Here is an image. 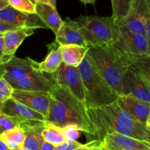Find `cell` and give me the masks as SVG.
<instances>
[{
  "label": "cell",
  "instance_id": "cell-1",
  "mask_svg": "<svg viewBox=\"0 0 150 150\" xmlns=\"http://www.w3.org/2000/svg\"><path fill=\"white\" fill-rule=\"evenodd\" d=\"M93 133L89 142H102L107 134L117 133L150 143V129L122 109L117 103L86 108Z\"/></svg>",
  "mask_w": 150,
  "mask_h": 150
},
{
  "label": "cell",
  "instance_id": "cell-2",
  "mask_svg": "<svg viewBox=\"0 0 150 150\" xmlns=\"http://www.w3.org/2000/svg\"><path fill=\"white\" fill-rule=\"evenodd\" d=\"M49 95L51 102L45 122L60 127L67 125H77L84 129L89 142L93 130L86 114V107L65 88L56 83Z\"/></svg>",
  "mask_w": 150,
  "mask_h": 150
},
{
  "label": "cell",
  "instance_id": "cell-3",
  "mask_svg": "<svg viewBox=\"0 0 150 150\" xmlns=\"http://www.w3.org/2000/svg\"><path fill=\"white\" fill-rule=\"evenodd\" d=\"M2 65V78L13 89L49 93L55 85L52 75L35 69L29 57L21 59L15 56Z\"/></svg>",
  "mask_w": 150,
  "mask_h": 150
},
{
  "label": "cell",
  "instance_id": "cell-4",
  "mask_svg": "<svg viewBox=\"0 0 150 150\" xmlns=\"http://www.w3.org/2000/svg\"><path fill=\"white\" fill-rule=\"evenodd\" d=\"M86 54L100 76L117 95H122V79L131 64L132 56L121 52L113 45L88 47Z\"/></svg>",
  "mask_w": 150,
  "mask_h": 150
},
{
  "label": "cell",
  "instance_id": "cell-5",
  "mask_svg": "<svg viewBox=\"0 0 150 150\" xmlns=\"http://www.w3.org/2000/svg\"><path fill=\"white\" fill-rule=\"evenodd\" d=\"M85 93L86 108H98L117 100V92L104 81L86 54L78 67Z\"/></svg>",
  "mask_w": 150,
  "mask_h": 150
},
{
  "label": "cell",
  "instance_id": "cell-6",
  "mask_svg": "<svg viewBox=\"0 0 150 150\" xmlns=\"http://www.w3.org/2000/svg\"><path fill=\"white\" fill-rule=\"evenodd\" d=\"M88 47L113 45L120 35V28L112 17L81 16L75 20Z\"/></svg>",
  "mask_w": 150,
  "mask_h": 150
},
{
  "label": "cell",
  "instance_id": "cell-7",
  "mask_svg": "<svg viewBox=\"0 0 150 150\" xmlns=\"http://www.w3.org/2000/svg\"><path fill=\"white\" fill-rule=\"evenodd\" d=\"M122 95H130L150 104V79L130 66L122 79Z\"/></svg>",
  "mask_w": 150,
  "mask_h": 150
},
{
  "label": "cell",
  "instance_id": "cell-8",
  "mask_svg": "<svg viewBox=\"0 0 150 150\" xmlns=\"http://www.w3.org/2000/svg\"><path fill=\"white\" fill-rule=\"evenodd\" d=\"M51 75L56 84L65 88L85 106L84 89L78 67H70L62 62L58 70Z\"/></svg>",
  "mask_w": 150,
  "mask_h": 150
},
{
  "label": "cell",
  "instance_id": "cell-9",
  "mask_svg": "<svg viewBox=\"0 0 150 150\" xmlns=\"http://www.w3.org/2000/svg\"><path fill=\"white\" fill-rule=\"evenodd\" d=\"M150 23V0H133L127 17L119 28L144 35L147 23Z\"/></svg>",
  "mask_w": 150,
  "mask_h": 150
},
{
  "label": "cell",
  "instance_id": "cell-10",
  "mask_svg": "<svg viewBox=\"0 0 150 150\" xmlns=\"http://www.w3.org/2000/svg\"><path fill=\"white\" fill-rule=\"evenodd\" d=\"M121 52L135 57L150 56L149 42L144 35L120 29V35L113 45Z\"/></svg>",
  "mask_w": 150,
  "mask_h": 150
},
{
  "label": "cell",
  "instance_id": "cell-11",
  "mask_svg": "<svg viewBox=\"0 0 150 150\" xmlns=\"http://www.w3.org/2000/svg\"><path fill=\"white\" fill-rule=\"evenodd\" d=\"M120 108L150 129V104L130 95H120L117 100Z\"/></svg>",
  "mask_w": 150,
  "mask_h": 150
},
{
  "label": "cell",
  "instance_id": "cell-12",
  "mask_svg": "<svg viewBox=\"0 0 150 150\" xmlns=\"http://www.w3.org/2000/svg\"><path fill=\"white\" fill-rule=\"evenodd\" d=\"M11 98L42 114L45 118H46L51 102V96L49 93L13 89Z\"/></svg>",
  "mask_w": 150,
  "mask_h": 150
},
{
  "label": "cell",
  "instance_id": "cell-13",
  "mask_svg": "<svg viewBox=\"0 0 150 150\" xmlns=\"http://www.w3.org/2000/svg\"><path fill=\"white\" fill-rule=\"evenodd\" d=\"M0 21L21 27L48 29L36 14H29L15 10L10 5L0 10Z\"/></svg>",
  "mask_w": 150,
  "mask_h": 150
},
{
  "label": "cell",
  "instance_id": "cell-14",
  "mask_svg": "<svg viewBox=\"0 0 150 150\" xmlns=\"http://www.w3.org/2000/svg\"><path fill=\"white\" fill-rule=\"evenodd\" d=\"M35 29L26 27H21L19 29L10 30L3 34V56L0 60V64H3L10 61L17 51L21 44L28 37L33 35Z\"/></svg>",
  "mask_w": 150,
  "mask_h": 150
},
{
  "label": "cell",
  "instance_id": "cell-15",
  "mask_svg": "<svg viewBox=\"0 0 150 150\" xmlns=\"http://www.w3.org/2000/svg\"><path fill=\"white\" fill-rule=\"evenodd\" d=\"M55 42L59 46L68 45H76L88 47L83 39L78 23L75 20L66 18L62 21L59 29L56 32Z\"/></svg>",
  "mask_w": 150,
  "mask_h": 150
},
{
  "label": "cell",
  "instance_id": "cell-16",
  "mask_svg": "<svg viewBox=\"0 0 150 150\" xmlns=\"http://www.w3.org/2000/svg\"><path fill=\"white\" fill-rule=\"evenodd\" d=\"M46 122L35 120H23L19 127L25 133V140L22 149L26 150H40L43 142L42 130Z\"/></svg>",
  "mask_w": 150,
  "mask_h": 150
},
{
  "label": "cell",
  "instance_id": "cell-17",
  "mask_svg": "<svg viewBox=\"0 0 150 150\" xmlns=\"http://www.w3.org/2000/svg\"><path fill=\"white\" fill-rule=\"evenodd\" d=\"M1 112L23 120L45 122V118L42 114L28 108L27 106L15 100L13 98H10L3 103Z\"/></svg>",
  "mask_w": 150,
  "mask_h": 150
},
{
  "label": "cell",
  "instance_id": "cell-18",
  "mask_svg": "<svg viewBox=\"0 0 150 150\" xmlns=\"http://www.w3.org/2000/svg\"><path fill=\"white\" fill-rule=\"evenodd\" d=\"M48 48L49 49V53L42 62H38L32 59H29L32 66L35 69L43 73L52 74L60 67L62 63V59L59 51V45L55 41L49 44Z\"/></svg>",
  "mask_w": 150,
  "mask_h": 150
},
{
  "label": "cell",
  "instance_id": "cell-19",
  "mask_svg": "<svg viewBox=\"0 0 150 150\" xmlns=\"http://www.w3.org/2000/svg\"><path fill=\"white\" fill-rule=\"evenodd\" d=\"M102 142H106L121 148L133 150H150V143L138 140L117 133L107 134Z\"/></svg>",
  "mask_w": 150,
  "mask_h": 150
},
{
  "label": "cell",
  "instance_id": "cell-20",
  "mask_svg": "<svg viewBox=\"0 0 150 150\" xmlns=\"http://www.w3.org/2000/svg\"><path fill=\"white\" fill-rule=\"evenodd\" d=\"M35 14L42 20L48 29L54 33L58 31L62 23L57 8L45 4H35Z\"/></svg>",
  "mask_w": 150,
  "mask_h": 150
},
{
  "label": "cell",
  "instance_id": "cell-21",
  "mask_svg": "<svg viewBox=\"0 0 150 150\" xmlns=\"http://www.w3.org/2000/svg\"><path fill=\"white\" fill-rule=\"evenodd\" d=\"M88 47L76 45L59 46L62 62L70 67H78L87 52Z\"/></svg>",
  "mask_w": 150,
  "mask_h": 150
},
{
  "label": "cell",
  "instance_id": "cell-22",
  "mask_svg": "<svg viewBox=\"0 0 150 150\" xmlns=\"http://www.w3.org/2000/svg\"><path fill=\"white\" fill-rule=\"evenodd\" d=\"M0 139L9 150L22 149L25 140V133L23 129L16 127L1 133Z\"/></svg>",
  "mask_w": 150,
  "mask_h": 150
},
{
  "label": "cell",
  "instance_id": "cell-23",
  "mask_svg": "<svg viewBox=\"0 0 150 150\" xmlns=\"http://www.w3.org/2000/svg\"><path fill=\"white\" fill-rule=\"evenodd\" d=\"M112 6V18L120 25L127 17L133 0H111Z\"/></svg>",
  "mask_w": 150,
  "mask_h": 150
},
{
  "label": "cell",
  "instance_id": "cell-24",
  "mask_svg": "<svg viewBox=\"0 0 150 150\" xmlns=\"http://www.w3.org/2000/svg\"><path fill=\"white\" fill-rule=\"evenodd\" d=\"M41 134L44 141L55 146L66 142L61 127L51 123L45 122Z\"/></svg>",
  "mask_w": 150,
  "mask_h": 150
},
{
  "label": "cell",
  "instance_id": "cell-25",
  "mask_svg": "<svg viewBox=\"0 0 150 150\" xmlns=\"http://www.w3.org/2000/svg\"><path fill=\"white\" fill-rule=\"evenodd\" d=\"M23 120L16 117L0 113V134L3 132L11 130L16 127H20Z\"/></svg>",
  "mask_w": 150,
  "mask_h": 150
},
{
  "label": "cell",
  "instance_id": "cell-26",
  "mask_svg": "<svg viewBox=\"0 0 150 150\" xmlns=\"http://www.w3.org/2000/svg\"><path fill=\"white\" fill-rule=\"evenodd\" d=\"M61 129L66 141L70 142H76L82 133H85L84 129L77 125H67L61 127Z\"/></svg>",
  "mask_w": 150,
  "mask_h": 150
},
{
  "label": "cell",
  "instance_id": "cell-27",
  "mask_svg": "<svg viewBox=\"0 0 150 150\" xmlns=\"http://www.w3.org/2000/svg\"><path fill=\"white\" fill-rule=\"evenodd\" d=\"M8 4L15 10L22 13L35 14V4L30 0H8Z\"/></svg>",
  "mask_w": 150,
  "mask_h": 150
},
{
  "label": "cell",
  "instance_id": "cell-28",
  "mask_svg": "<svg viewBox=\"0 0 150 150\" xmlns=\"http://www.w3.org/2000/svg\"><path fill=\"white\" fill-rule=\"evenodd\" d=\"M13 88L3 78H0V102L4 103L11 98Z\"/></svg>",
  "mask_w": 150,
  "mask_h": 150
},
{
  "label": "cell",
  "instance_id": "cell-29",
  "mask_svg": "<svg viewBox=\"0 0 150 150\" xmlns=\"http://www.w3.org/2000/svg\"><path fill=\"white\" fill-rule=\"evenodd\" d=\"M83 144H81L80 142H70V141H66L64 143L61 144L56 146L54 147V150H75L77 148L82 146Z\"/></svg>",
  "mask_w": 150,
  "mask_h": 150
},
{
  "label": "cell",
  "instance_id": "cell-30",
  "mask_svg": "<svg viewBox=\"0 0 150 150\" xmlns=\"http://www.w3.org/2000/svg\"><path fill=\"white\" fill-rule=\"evenodd\" d=\"M19 28H21V26H15V25L10 24V23L0 21V35L4 34V32H7V31L14 30V29H19Z\"/></svg>",
  "mask_w": 150,
  "mask_h": 150
},
{
  "label": "cell",
  "instance_id": "cell-31",
  "mask_svg": "<svg viewBox=\"0 0 150 150\" xmlns=\"http://www.w3.org/2000/svg\"><path fill=\"white\" fill-rule=\"evenodd\" d=\"M35 4H45L57 8V0H35Z\"/></svg>",
  "mask_w": 150,
  "mask_h": 150
},
{
  "label": "cell",
  "instance_id": "cell-32",
  "mask_svg": "<svg viewBox=\"0 0 150 150\" xmlns=\"http://www.w3.org/2000/svg\"><path fill=\"white\" fill-rule=\"evenodd\" d=\"M101 143H102V144L103 145L104 147H105L107 150H133V149H125V148L119 147V146L111 144L109 143H106V142H101Z\"/></svg>",
  "mask_w": 150,
  "mask_h": 150
},
{
  "label": "cell",
  "instance_id": "cell-33",
  "mask_svg": "<svg viewBox=\"0 0 150 150\" xmlns=\"http://www.w3.org/2000/svg\"><path fill=\"white\" fill-rule=\"evenodd\" d=\"M98 142V141H92V142H89L86 144H82V146H81L80 147L77 148L75 150H89L95 144Z\"/></svg>",
  "mask_w": 150,
  "mask_h": 150
},
{
  "label": "cell",
  "instance_id": "cell-34",
  "mask_svg": "<svg viewBox=\"0 0 150 150\" xmlns=\"http://www.w3.org/2000/svg\"><path fill=\"white\" fill-rule=\"evenodd\" d=\"M54 147H55V146L45 142V141H43V142L41 144L40 150H54Z\"/></svg>",
  "mask_w": 150,
  "mask_h": 150
},
{
  "label": "cell",
  "instance_id": "cell-35",
  "mask_svg": "<svg viewBox=\"0 0 150 150\" xmlns=\"http://www.w3.org/2000/svg\"><path fill=\"white\" fill-rule=\"evenodd\" d=\"M3 48H4V41H3V34L0 35V60L3 56Z\"/></svg>",
  "mask_w": 150,
  "mask_h": 150
},
{
  "label": "cell",
  "instance_id": "cell-36",
  "mask_svg": "<svg viewBox=\"0 0 150 150\" xmlns=\"http://www.w3.org/2000/svg\"><path fill=\"white\" fill-rule=\"evenodd\" d=\"M8 5V1H5V0H0V10L7 7Z\"/></svg>",
  "mask_w": 150,
  "mask_h": 150
},
{
  "label": "cell",
  "instance_id": "cell-37",
  "mask_svg": "<svg viewBox=\"0 0 150 150\" xmlns=\"http://www.w3.org/2000/svg\"><path fill=\"white\" fill-rule=\"evenodd\" d=\"M100 142H98L89 150H100Z\"/></svg>",
  "mask_w": 150,
  "mask_h": 150
},
{
  "label": "cell",
  "instance_id": "cell-38",
  "mask_svg": "<svg viewBox=\"0 0 150 150\" xmlns=\"http://www.w3.org/2000/svg\"><path fill=\"white\" fill-rule=\"evenodd\" d=\"M82 3H83L84 4H95V2L96 1V0H80Z\"/></svg>",
  "mask_w": 150,
  "mask_h": 150
},
{
  "label": "cell",
  "instance_id": "cell-39",
  "mask_svg": "<svg viewBox=\"0 0 150 150\" xmlns=\"http://www.w3.org/2000/svg\"><path fill=\"white\" fill-rule=\"evenodd\" d=\"M0 150H9L7 146L1 142V139H0Z\"/></svg>",
  "mask_w": 150,
  "mask_h": 150
},
{
  "label": "cell",
  "instance_id": "cell-40",
  "mask_svg": "<svg viewBox=\"0 0 150 150\" xmlns=\"http://www.w3.org/2000/svg\"><path fill=\"white\" fill-rule=\"evenodd\" d=\"M4 73V67H3L2 64H0V78H2L3 75Z\"/></svg>",
  "mask_w": 150,
  "mask_h": 150
},
{
  "label": "cell",
  "instance_id": "cell-41",
  "mask_svg": "<svg viewBox=\"0 0 150 150\" xmlns=\"http://www.w3.org/2000/svg\"><path fill=\"white\" fill-rule=\"evenodd\" d=\"M100 150H107L105 147H104V146L102 144V143H101V142H100Z\"/></svg>",
  "mask_w": 150,
  "mask_h": 150
},
{
  "label": "cell",
  "instance_id": "cell-42",
  "mask_svg": "<svg viewBox=\"0 0 150 150\" xmlns=\"http://www.w3.org/2000/svg\"><path fill=\"white\" fill-rule=\"evenodd\" d=\"M2 104H3V103L0 102V113H1V107H2Z\"/></svg>",
  "mask_w": 150,
  "mask_h": 150
},
{
  "label": "cell",
  "instance_id": "cell-43",
  "mask_svg": "<svg viewBox=\"0 0 150 150\" xmlns=\"http://www.w3.org/2000/svg\"><path fill=\"white\" fill-rule=\"evenodd\" d=\"M31 1H32V2H33L34 4H35V0H30Z\"/></svg>",
  "mask_w": 150,
  "mask_h": 150
},
{
  "label": "cell",
  "instance_id": "cell-44",
  "mask_svg": "<svg viewBox=\"0 0 150 150\" xmlns=\"http://www.w3.org/2000/svg\"><path fill=\"white\" fill-rule=\"evenodd\" d=\"M15 150H26V149H15Z\"/></svg>",
  "mask_w": 150,
  "mask_h": 150
},
{
  "label": "cell",
  "instance_id": "cell-45",
  "mask_svg": "<svg viewBox=\"0 0 150 150\" xmlns=\"http://www.w3.org/2000/svg\"><path fill=\"white\" fill-rule=\"evenodd\" d=\"M5 1H8V0H5Z\"/></svg>",
  "mask_w": 150,
  "mask_h": 150
},
{
  "label": "cell",
  "instance_id": "cell-46",
  "mask_svg": "<svg viewBox=\"0 0 150 150\" xmlns=\"http://www.w3.org/2000/svg\"></svg>",
  "mask_w": 150,
  "mask_h": 150
}]
</instances>
